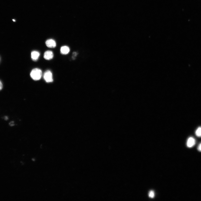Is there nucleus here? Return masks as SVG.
<instances>
[{
  "label": "nucleus",
  "mask_w": 201,
  "mask_h": 201,
  "mask_svg": "<svg viewBox=\"0 0 201 201\" xmlns=\"http://www.w3.org/2000/svg\"><path fill=\"white\" fill-rule=\"evenodd\" d=\"M3 88L2 84L1 81H0V90L2 89Z\"/></svg>",
  "instance_id": "11"
},
{
  "label": "nucleus",
  "mask_w": 201,
  "mask_h": 201,
  "mask_svg": "<svg viewBox=\"0 0 201 201\" xmlns=\"http://www.w3.org/2000/svg\"><path fill=\"white\" fill-rule=\"evenodd\" d=\"M46 44L48 47L54 48L56 46V43L54 40L52 39L47 40L46 42Z\"/></svg>",
  "instance_id": "3"
},
{
  "label": "nucleus",
  "mask_w": 201,
  "mask_h": 201,
  "mask_svg": "<svg viewBox=\"0 0 201 201\" xmlns=\"http://www.w3.org/2000/svg\"><path fill=\"white\" fill-rule=\"evenodd\" d=\"M70 51L69 47L67 46H63L61 47L60 49V52L62 54L66 55L68 54Z\"/></svg>",
  "instance_id": "7"
},
{
  "label": "nucleus",
  "mask_w": 201,
  "mask_h": 201,
  "mask_svg": "<svg viewBox=\"0 0 201 201\" xmlns=\"http://www.w3.org/2000/svg\"><path fill=\"white\" fill-rule=\"evenodd\" d=\"M196 135L198 137H201V127H198L195 132Z\"/></svg>",
  "instance_id": "8"
},
{
  "label": "nucleus",
  "mask_w": 201,
  "mask_h": 201,
  "mask_svg": "<svg viewBox=\"0 0 201 201\" xmlns=\"http://www.w3.org/2000/svg\"><path fill=\"white\" fill-rule=\"evenodd\" d=\"M39 53L36 51H32L31 53V57L33 61H36L37 60L40 56Z\"/></svg>",
  "instance_id": "6"
},
{
  "label": "nucleus",
  "mask_w": 201,
  "mask_h": 201,
  "mask_svg": "<svg viewBox=\"0 0 201 201\" xmlns=\"http://www.w3.org/2000/svg\"><path fill=\"white\" fill-rule=\"evenodd\" d=\"M196 142V140L193 137H190L187 140V146L189 148H191L195 145Z\"/></svg>",
  "instance_id": "4"
},
{
  "label": "nucleus",
  "mask_w": 201,
  "mask_h": 201,
  "mask_svg": "<svg viewBox=\"0 0 201 201\" xmlns=\"http://www.w3.org/2000/svg\"><path fill=\"white\" fill-rule=\"evenodd\" d=\"M149 197L151 198H153L155 196V193L152 190L150 191L149 194Z\"/></svg>",
  "instance_id": "9"
},
{
  "label": "nucleus",
  "mask_w": 201,
  "mask_h": 201,
  "mask_svg": "<svg viewBox=\"0 0 201 201\" xmlns=\"http://www.w3.org/2000/svg\"><path fill=\"white\" fill-rule=\"evenodd\" d=\"M42 75L41 70L38 68L33 69L30 73V76L31 78L35 80H38L41 79Z\"/></svg>",
  "instance_id": "1"
},
{
  "label": "nucleus",
  "mask_w": 201,
  "mask_h": 201,
  "mask_svg": "<svg viewBox=\"0 0 201 201\" xmlns=\"http://www.w3.org/2000/svg\"><path fill=\"white\" fill-rule=\"evenodd\" d=\"M53 54L52 51H47L45 53L44 57L46 60H49L53 58Z\"/></svg>",
  "instance_id": "5"
},
{
  "label": "nucleus",
  "mask_w": 201,
  "mask_h": 201,
  "mask_svg": "<svg viewBox=\"0 0 201 201\" xmlns=\"http://www.w3.org/2000/svg\"><path fill=\"white\" fill-rule=\"evenodd\" d=\"M197 149L199 152H201V143L197 147Z\"/></svg>",
  "instance_id": "10"
},
{
  "label": "nucleus",
  "mask_w": 201,
  "mask_h": 201,
  "mask_svg": "<svg viewBox=\"0 0 201 201\" xmlns=\"http://www.w3.org/2000/svg\"><path fill=\"white\" fill-rule=\"evenodd\" d=\"M43 77L44 79L47 82H51L53 81L52 74L49 70H47L45 72Z\"/></svg>",
  "instance_id": "2"
}]
</instances>
